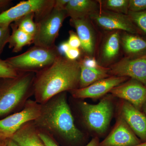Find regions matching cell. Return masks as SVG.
<instances>
[{
    "instance_id": "cell-30",
    "label": "cell",
    "mask_w": 146,
    "mask_h": 146,
    "mask_svg": "<svg viewBox=\"0 0 146 146\" xmlns=\"http://www.w3.org/2000/svg\"><path fill=\"white\" fill-rule=\"evenodd\" d=\"M78 60L80 64L86 68H97L100 65L98 63L97 60L92 56H86L83 58H81L80 60Z\"/></svg>"
},
{
    "instance_id": "cell-10",
    "label": "cell",
    "mask_w": 146,
    "mask_h": 146,
    "mask_svg": "<svg viewBox=\"0 0 146 146\" xmlns=\"http://www.w3.org/2000/svg\"><path fill=\"white\" fill-rule=\"evenodd\" d=\"M109 68L110 76L134 79L146 86V55L136 58L124 57Z\"/></svg>"
},
{
    "instance_id": "cell-7",
    "label": "cell",
    "mask_w": 146,
    "mask_h": 146,
    "mask_svg": "<svg viewBox=\"0 0 146 146\" xmlns=\"http://www.w3.org/2000/svg\"><path fill=\"white\" fill-rule=\"evenodd\" d=\"M55 0L22 1L0 14V27H10L12 23L29 13H35V21L53 8Z\"/></svg>"
},
{
    "instance_id": "cell-38",
    "label": "cell",
    "mask_w": 146,
    "mask_h": 146,
    "mask_svg": "<svg viewBox=\"0 0 146 146\" xmlns=\"http://www.w3.org/2000/svg\"><path fill=\"white\" fill-rule=\"evenodd\" d=\"M133 146H146V142H143V143L138 144V145H136Z\"/></svg>"
},
{
    "instance_id": "cell-28",
    "label": "cell",
    "mask_w": 146,
    "mask_h": 146,
    "mask_svg": "<svg viewBox=\"0 0 146 146\" xmlns=\"http://www.w3.org/2000/svg\"><path fill=\"white\" fill-rule=\"evenodd\" d=\"M68 42L70 47L72 48H80L81 47V42L76 33L73 30L69 31V37Z\"/></svg>"
},
{
    "instance_id": "cell-31",
    "label": "cell",
    "mask_w": 146,
    "mask_h": 146,
    "mask_svg": "<svg viewBox=\"0 0 146 146\" xmlns=\"http://www.w3.org/2000/svg\"><path fill=\"white\" fill-rule=\"evenodd\" d=\"M81 54V50L80 48H70L68 52L65 53V56L69 60H78Z\"/></svg>"
},
{
    "instance_id": "cell-24",
    "label": "cell",
    "mask_w": 146,
    "mask_h": 146,
    "mask_svg": "<svg viewBox=\"0 0 146 146\" xmlns=\"http://www.w3.org/2000/svg\"><path fill=\"white\" fill-rule=\"evenodd\" d=\"M127 15L142 35L146 37V10L140 12L129 11Z\"/></svg>"
},
{
    "instance_id": "cell-34",
    "label": "cell",
    "mask_w": 146,
    "mask_h": 146,
    "mask_svg": "<svg viewBox=\"0 0 146 146\" xmlns=\"http://www.w3.org/2000/svg\"><path fill=\"white\" fill-rule=\"evenodd\" d=\"M11 3L10 0H0V14L8 9Z\"/></svg>"
},
{
    "instance_id": "cell-17",
    "label": "cell",
    "mask_w": 146,
    "mask_h": 146,
    "mask_svg": "<svg viewBox=\"0 0 146 146\" xmlns=\"http://www.w3.org/2000/svg\"><path fill=\"white\" fill-rule=\"evenodd\" d=\"M121 44L119 31H114L108 34L103 42L100 54L102 65H109L114 62L119 56Z\"/></svg>"
},
{
    "instance_id": "cell-2",
    "label": "cell",
    "mask_w": 146,
    "mask_h": 146,
    "mask_svg": "<svg viewBox=\"0 0 146 146\" xmlns=\"http://www.w3.org/2000/svg\"><path fill=\"white\" fill-rule=\"evenodd\" d=\"M33 122L38 129L69 142H78L83 137V133L75 124L66 92L60 93L41 104L40 115Z\"/></svg>"
},
{
    "instance_id": "cell-26",
    "label": "cell",
    "mask_w": 146,
    "mask_h": 146,
    "mask_svg": "<svg viewBox=\"0 0 146 146\" xmlns=\"http://www.w3.org/2000/svg\"><path fill=\"white\" fill-rule=\"evenodd\" d=\"M11 35L10 27H0V56L8 44Z\"/></svg>"
},
{
    "instance_id": "cell-15",
    "label": "cell",
    "mask_w": 146,
    "mask_h": 146,
    "mask_svg": "<svg viewBox=\"0 0 146 146\" xmlns=\"http://www.w3.org/2000/svg\"><path fill=\"white\" fill-rule=\"evenodd\" d=\"M70 22L80 39L82 50L86 56H92L96 48V37L89 17L70 19Z\"/></svg>"
},
{
    "instance_id": "cell-13",
    "label": "cell",
    "mask_w": 146,
    "mask_h": 146,
    "mask_svg": "<svg viewBox=\"0 0 146 146\" xmlns=\"http://www.w3.org/2000/svg\"><path fill=\"white\" fill-rule=\"evenodd\" d=\"M141 140L119 115L115 126L99 146H133L141 143Z\"/></svg>"
},
{
    "instance_id": "cell-32",
    "label": "cell",
    "mask_w": 146,
    "mask_h": 146,
    "mask_svg": "<svg viewBox=\"0 0 146 146\" xmlns=\"http://www.w3.org/2000/svg\"><path fill=\"white\" fill-rule=\"evenodd\" d=\"M70 0H55L53 8L58 10H65Z\"/></svg>"
},
{
    "instance_id": "cell-21",
    "label": "cell",
    "mask_w": 146,
    "mask_h": 146,
    "mask_svg": "<svg viewBox=\"0 0 146 146\" xmlns=\"http://www.w3.org/2000/svg\"><path fill=\"white\" fill-rule=\"evenodd\" d=\"M12 33L9 39V48L12 49L14 52L21 51L25 46L33 44L34 37L16 27L10 25Z\"/></svg>"
},
{
    "instance_id": "cell-33",
    "label": "cell",
    "mask_w": 146,
    "mask_h": 146,
    "mask_svg": "<svg viewBox=\"0 0 146 146\" xmlns=\"http://www.w3.org/2000/svg\"><path fill=\"white\" fill-rule=\"evenodd\" d=\"M70 48L68 41H65V42H62L59 45V46L58 47V49L60 54L65 56V53L68 51V50L70 49Z\"/></svg>"
},
{
    "instance_id": "cell-27",
    "label": "cell",
    "mask_w": 146,
    "mask_h": 146,
    "mask_svg": "<svg viewBox=\"0 0 146 146\" xmlns=\"http://www.w3.org/2000/svg\"><path fill=\"white\" fill-rule=\"evenodd\" d=\"M146 10V0H129V11L140 12Z\"/></svg>"
},
{
    "instance_id": "cell-1",
    "label": "cell",
    "mask_w": 146,
    "mask_h": 146,
    "mask_svg": "<svg viewBox=\"0 0 146 146\" xmlns=\"http://www.w3.org/2000/svg\"><path fill=\"white\" fill-rule=\"evenodd\" d=\"M80 64L60 55L47 68L35 74L33 82L35 101L44 104L60 93L79 88Z\"/></svg>"
},
{
    "instance_id": "cell-3",
    "label": "cell",
    "mask_w": 146,
    "mask_h": 146,
    "mask_svg": "<svg viewBox=\"0 0 146 146\" xmlns=\"http://www.w3.org/2000/svg\"><path fill=\"white\" fill-rule=\"evenodd\" d=\"M35 75V73L23 72L15 78L3 79L0 84V117L24 107L31 94H33Z\"/></svg>"
},
{
    "instance_id": "cell-37",
    "label": "cell",
    "mask_w": 146,
    "mask_h": 146,
    "mask_svg": "<svg viewBox=\"0 0 146 146\" xmlns=\"http://www.w3.org/2000/svg\"><path fill=\"white\" fill-rule=\"evenodd\" d=\"M142 110H143L144 114L146 115V100L143 105V107H142Z\"/></svg>"
},
{
    "instance_id": "cell-4",
    "label": "cell",
    "mask_w": 146,
    "mask_h": 146,
    "mask_svg": "<svg viewBox=\"0 0 146 146\" xmlns=\"http://www.w3.org/2000/svg\"><path fill=\"white\" fill-rule=\"evenodd\" d=\"M60 55L56 46L48 48L34 45L23 53L8 58L5 61L18 70L36 74L52 64Z\"/></svg>"
},
{
    "instance_id": "cell-20",
    "label": "cell",
    "mask_w": 146,
    "mask_h": 146,
    "mask_svg": "<svg viewBox=\"0 0 146 146\" xmlns=\"http://www.w3.org/2000/svg\"><path fill=\"white\" fill-rule=\"evenodd\" d=\"M109 71V68L101 65L89 68L80 64L79 88H85L98 80L111 76Z\"/></svg>"
},
{
    "instance_id": "cell-18",
    "label": "cell",
    "mask_w": 146,
    "mask_h": 146,
    "mask_svg": "<svg viewBox=\"0 0 146 146\" xmlns=\"http://www.w3.org/2000/svg\"><path fill=\"white\" fill-rule=\"evenodd\" d=\"M10 139L19 146H46L33 121L24 125Z\"/></svg>"
},
{
    "instance_id": "cell-6",
    "label": "cell",
    "mask_w": 146,
    "mask_h": 146,
    "mask_svg": "<svg viewBox=\"0 0 146 146\" xmlns=\"http://www.w3.org/2000/svg\"><path fill=\"white\" fill-rule=\"evenodd\" d=\"M66 11L53 8L35 21L36 31L34 36L35 46L50 48L55 46V42L65 18Z\"/></svg>"
},
{
    "instance_id": "cell-22",
    "label": "cell",
    "mask_w": 146,
    "mask_h": 146,
    "mask_svg": "<svg viewBox=\"0 0 146 146\" xmlns=\"http://www.w3.org/2000/svg\"><path fill=\"white\" fill-rule=\"evenodd\" d=\"M16 27L28 34L34 36L36 31V24L35 21V13H29L12 23Z\"/></svg>"
},
{
    "instance_id": "cell-9",
    "label": "cell",
    "mask_w": 146,
    "mask_h": 146,
    "mask_svg": "<svg viewBox=\"0 0 146 146\" xmlns=\"http://www.w3.org/2000/svg\"><path fill=\"white\" fill-rule=\"evenodd\" d=\"M100 27L110 31H123L132 34L142 35L128 15L100 9L89 16Z\"/></svg>"
},
{
    "instance_id": "cell-36",
    "label": "cell",
    "mask_w": 146,
    "mask_h": 146,
    "mask_svg": "<svg viewBox=\"0 0 146 146\" xmlns=\"http://www.w3.org/2000/svg\"><path fill=\"white\" fill-rule=\"evenodd\" d=\"M7 146H19L14 141L11 140V139H9L7 142Z\"/></svg>"
},
{
    "instance_id": "cell-11",
    "label": "cell",
    "mask_w": 146,
    "mask_h": 146,
    "mask_svg": "<svg viewBox=\"0 0 146 146\" xmlns=\"http://www.w3.org/2000/svg\"><path fill=\"white\" fill-rule=\"evenodd\" d=\"M110 93L113 97L128 102L141 111L146 100V86L134 79H129L112 89Z\"/></svg>"
},
{
    "instance_id": "cell-5",
    "label": "cell",
    "mask_w": 146,
    "mask_h": 146,
    "mask_svg": "<svg viewBox=\"0 0 146 146\" xmlns=\"http://www.w3.org/2000/svg\"><path fill=\"white\" fill-rule=\"evenodd\" d=\"M79 107L84 122L89 129L98 134L106 132L114 111V104L111 96L104 97L96 104L82 102Z\"/></svg>"
},
{
    "instance_id": "cell-16",
    "label": "cell",
    "mask_w": 146,
    "mask_h": 146,
    "mask_svg": "<svg viewBox=\"0 0 146 146\" xmlns=\"http://www.w3.org/2000/svg\"><path fill=\"white\" fill-rule=\"evenodd\" d=\"M121 44L126 56L136 58L146 55V37L124 32L121 37Z\"/></svg>"
},
{
    "instance_id": "cell-19",
    "label": "cell",
    "mask_w": 146,
    "mask_h": 146,
    "mask_svg": "<svg viewBox=\"0 0 146 146\" xmlns=\"http://www.w3.org/2000/svg\"><path fill=\"white\" fill-rule=\"evenodd\" d=\"M98 3L92 0H70L65 10L71 19L89 17L100 9Z\"/></svg>"
},
{
    "instance_id": "cell-35",
    "label": "cell",
    "mask_w": 146,
    "mask_h": 146,
    "mask_svg": "<svg viewBox=\"0 0 146 146\" xmlns=\"http://www.w3.org/2000/svg\"><path fill=\"white\" fill-rule=\"evenodd\" d=\"M99 139L97 137L92 138L91 141L85 146H99Z\"/></svg>"
},
{
    "instance_id": "cell-8",
    "label": "cell",
    "mask_w": 146,
    "mask_h": 146,
    "mask_svg": "<svg viewBox=\"0 0 146 146\" xmlns=\"http://www.w3.org/2000/svg\"><path fill=\"white\" fill-rule=\"evenodd\" d=\"M41 110V104L28 100L21 111L0 119V140L10 139L24 125L36 120Z\"/></svg>"
},
{
    "instance_id": "cell-12",
    "label": "cell",
    "mask_w": 146,
    "mask_h": 146,
    "mask_svg": "<svg viewBox=\"0 0 146 146\" xmlns=\"http://www.w3.org/2000/svg\"><path fill=\"white\" fill-rule=\"evenodd\" d=\"M129 79L126 77L111 76L96 82L83 88H78L69 91L76 99H97L104 96L116 86Z\"/></svg>"
},
{
    "instance_id": "cell-14",
    "label": "cell",
    "mask_w": 146,
    "mask_h": 146,
    "mask_svg": "<svg viewBox=\"0 0 146 146\" xmlns=\"http://www.w3.org/2000/svg\"><path fill=\"white\" fill-rule=\"evenodd\" d=\"M120 110V115L136 136L146 142V115L125 100L121 102Z\"/></svg>"
},
{
    "instance_id": "cell-29",
    "label": "cell",
    "mask_w": 146,
    "mask_h": 146,
    "mask_svg": "<svg viewBox=\"0 0 146 146\" xmlns=\"http://www.w3.org/2000/svg\"><path fill=\"white\" fill-rule=\"evenodd\" d=\"M38 130L39 137L43 141L45 146H58L48 133L40 129H38Z\"/></svg>"
},
{
    "instance_id": "cell-25",
    "label": "cell",
    "mask_w": 146,
    "mask_h": 146,
    "mask_svg": "<svg viewBox=\"0 0 146 146\" xmlns=\"http://www.w3.org/2000/svg\"><path fill=\"white\" fill-rule=\"evenodd\" d=\"M5 61L0 58V80L17 77L21 73Z\"/></svg>"
},
{
    "instance_id": "cell-23",
    "label": "cell",
    "mask_w": 146,
    "mask_h": 146,
    "mask_svg": "<svg viewBox=\"0 0 146 146\" xmlns=\"http://www.w3.org/2000/svg\"><path fill=\"white\" fill-rule=\"evenodd\" d=\"M102 5L106 10L127 15L129 0H106L102 1Z\"/></svg>"
}]
</instances>
